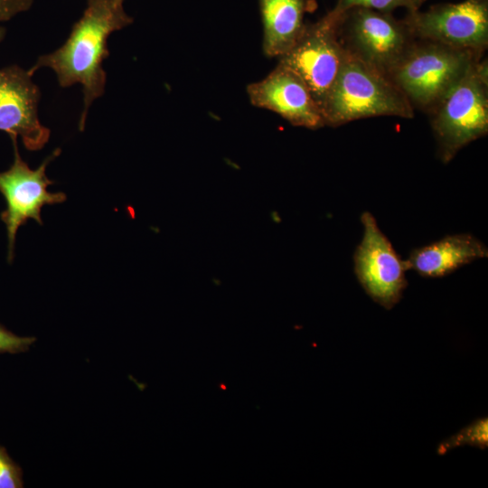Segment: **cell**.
<instances>
[{
  "mask_svg": "<svg viewBox=\"0 0 488 488\" xmlns=\"http://www.w3.org/2000/svg\"><path fill=\"white\" fill-rule=\"evenodd\" d=\"M427 0H412V3L416 8V10H419L422 5Z\"/></svg>",
  "mask_w": 488,
  "mask_h": 488,
  "instance_id": "obj_19",
  "label": "cell"
},
{
  "mask_svg": "<svg viewBox=\"0 0 488 488\" xmlns=\"http://www.w3.org/2000/svg\"><path fill=\"white\" fill-rule=\"evenodd\" d=\"M444 164L473 141L488 133V61H475L462 79L429 114Z\"/></svg>",
  "mask_w": 488,
  "mask_h": 488,
  "instance_id": "obj_4",
  "label": "cell"
},
{
  "mask_svg": "<svg viewBox=\"0 0 488 488\" xmlns=\"http://www.w3.org/2000/svg\"><path fill=\"white\" fill-rule=\"evenodd\" d=\"M363 235L353 256L354 272L366 294L385 309H391L407 287L406 265L381 232L372 214L361 216Z\"/></svg>",
  "mask_w": 488,
  "mask_h": 488,
  "instance_id": "obj_9",
  "label": "cell"
},
{
  "mask_svg": "<svg viewBox=\"0 0 488 488\" xmlns=\"http://www.w3.org/2000/svg\"><path fill=\"white\" fill-rule=\"evenodd\" d=\"M356 7L383 13H392L393 10L399 7H405L408 12L417 11L412 0H337L333 9L338 13H343Z\"/></svg>",
  "mask_w": 488,
  "mask_h": 488,
  "instance_id": "obj_15",
  "label": "cell"
},
{
  "mask_svg": "<svg viewBox=\"0 0 488 488\" xmlns=\"http://www.w3.org/2000/svg\"><path fill=\"white\" fill-rule=\"evenodd\" d=\"M33 0H0V24L28 11Z\"/></svg>",
  "mask_w": 488,
  "mask_h": 488,
  "instance_id": "obj_18",
  "label": "cell"
},
{
  "mask_svg": "<svg viewBox=\"0 0 488 488\" xmlns=\"http://www.w3.org/2000/svg\"><path fill=\"white\" fill-rule=\"evenodd\" d=\"M339 36L347 52L388 77L416 40L391 13L360 7L342 13Z\"/></svg>",
  "mask_w": 488,
  "mask_h": 488,
  "instance_id": "obj_6",
  "label": "cell"
},
{
  "mask_svg": "<svg viewBox=\"0 0 488 488\" xmlns=\"http://www.w3.org/2000/svg\"><path fill=\"white\" fill-rule=\"evenodd\" d=\"M416 40L484 52L488 46V0H464L408 12L402 19Z\"/></svg>",
  "mask_w": 488,
  "mask_h": 488,
  "instance_id": "obj_8",
  "label": "cell"
},
{
  "mask_svg": "<svg viewBox=\"0 0 488 488\" xmlns=\"http://www.w3.org/2000/svg\"><path fill=\"white\" fill-rule=\"evenodd\" d=\"M488 257L487 247L468 233L455 234L414 249L405 265L423 277H440Z\"/></svg>",
  "mask_w": 488,
  "mask_h": 488,
  "instance_id": "obj_12",
  "label": "cell"
},
{
  "mask_svg": "<svg viewBox=\"0 0 488 488\" xmlns=\"http://www.w3.org/2000/svg\"><path fill=\"white\" fill-rule=\"evenodd\" d=\"M466 445L481 449L487 447L488 420L486 418L474 421L442 442L437 447V452L439 455H444L453 448Z\"/></svg>",
  "mask_w": 488,
  "mask_h": 488,
  "instance_id": "obj_14",
  "label": "cell"
},
{
  "mask_svg": "<svg viewBox=\"0 0 488 488\" xmlns=\"http://www.w3.org/2000/svg\"><path fill=\"white\" fill-rule=\"evenodd\" d=\"M10 138L14 145V162L8 170L0 172V192L6 202V208L0 217L6 227L9 263L14 258L18 229L26 224L29 219L42 225V208L44 205L61 203L67 198L64 192L48 191V187L54 182L45 174L46 167L61 154V149H55L38 168L33 170L20 155L17 137Z\"/></svg>",
  "mask_w": 488,
  "mask_h": 488,
  "instance_id": "obj_7",
  "label": "cell"
},
{
  "mask_svg": "<svg viewBox=\"0 0 488 488\" xmlns=\"http://www.w3.org/2000/svg\"><path fill=\"white\" fill-rule=\"evenodd\" d=\"M342 13L332 9L305 27L294 44L279 57V64L296 73L322 107L343 64L346 51L339 36Z\"/></svg>",
  "mask_w": 488,
  "mask_h": 488,
  "instance_id": "obj_5",
  "label": "cell"
},
{
  "mask_svg": "<svg viewBox=\"0 0 488 488\" xmlns=\"http://www.w3.org/2000/svg\"><path fill=\"white\" fill-rule=\"evenodd\" d=\"M23 484L22 467L0 446V488H23Z\"/></svg>",
  "mask_w": 488,
  "mask_h": 488,
  "instance_id": "obj_16",
  "label": "cell"
},
{
  "mask_svg": "<svg viewBox=\"0 0 488 488\" xmlns=\"http://www.w3.org/2000/svg\"><path fill=\"white\" fill-rule=\"evenodd\" d=\"M41 90L33 75L18 65L0 69V131L20 136L29 151L42 149L51 131L38 116Z\"/></svg>",
  "mask_w": 488,
  "mask_h": 488,
  "instance_id": "obj_10",
  "label": "cell"
},
{
  "mask_svg": "<svg viewBox=\"0 0 488 488\" xmlns=\"http://www.w3.org/2000/svg\"><path fill=\"white\" fill-rule=\"evenodd\" d=\"M125 0H87L81 16L74 23L64 43L52 52L38 57L28 70L31 75L42 68L56 74L62 88L80 84L83 108L79 129L83 131L89 109L106 89L103 61L109 56L108 37L130 25L134 19L124 6Z\"/></svg>",
  "mask_w": 488,
  "mask_h": 488,
  "instance_id": "obj_1",
  "label": "cell"
},
{
  "mask_svg": "<svg viewBox=\"0 0 488 488\" xmlns=\"http://www.w3.org/2000/svg\"><path fill=\"white\" fill-rule=\"evenodd\" d=\"M5 35V28L0 24V42L4 40Z\"/></svg>",
  "mask_w": 488,
  "mask_h": 488,
  "instance_id": "obj_20",
  "label": "cell"
},
{
  "mask_svg": "<svg viewBox=\"0 0 488 488\" xmlns=\"http://www.w3.org/2000/svg\"><path fill=\"white\" fill-rule=\"evenodd\" d=\"M35 342L36 337L19 336L0 324V354L26 352Z\"/></svg>",
  "mask_w": 488,
  "mask_h": 488,
  "instance_id": "obj_17",
  "label": "cell"
},
{
  "mask_svg": "<svg viewBox=\"0 0 488 488\" xmlns=\"http://www.w3.org/2000/svg\"><path fill=\"white\" fill-rule=\"evenodd\" d=\"M219 387L222 389V390H226L227 387L225 386V384L223 382H221L219 383Z\"/></svg>",
  "mask_w": 488,
  "mask_h": 488,
  "instance_id": "obj_21",
  "label": "cell"
},
{
  "mask_svg": "<svg viewBox=\"0 0 488 488\" xmlns=\"http://www.w3.org/2000/svg\"><path fill=\"white\" fill-rule=\"evenodd\" d=\"M484 52L415 40L389 78L414 109L430 114Z\"/></svg>",
  "mask_w": 488,
  "mask_h": 488,
  "instance_id": "obj_3",
  "label": "cell"
},
{
  "mask_svg": "<svg viewBox=\"0 0 488 488\" xmlns=\"http://www.w3.org/2000/svg\"><path fill=\"white\" fill-rule=\"evenodd\" d=\"M414 110L387 75L347 52L341 71L322 107L324 125L332 127L373 117L411 119Z\"/></svg>",
  "mask_w": 488,
  "mask_h": 488,
  "instance_id": "obj_2",
  "label": "cell"
},
{
  "mask_svg": "<svg viewBox=\"0 0 488 488\" xmlns=\"http://www.w3.org/2000/svg\"><path fill=\"white\" fill-rule=\"evenodd\" d=\"M246 91L254 107L270 110L295 127H325L322 109L307 85L279 63L265 78L249 83Z\"/></svg>",
  "mask_w": 488,
  "mask_h": 488,
  "instance_id": "obj_11",
  "label": "cell"
},
{
  "mask_svg": "<svg viewBox=\"0 0 488 488\" xmlns=\"http://www.w3.org/2000/svg\"><path fill=\"white\" fill-rule=\"evenodd\" d=\"M315 5L314 0H258L264 54L278 59L286 53L305 27V14Z\"/></svg>",
  "mask_w": 488,
  "mask_h": 488,
  "instance_id": "obj_13",
  "label": "cell"
}]
</instances>
